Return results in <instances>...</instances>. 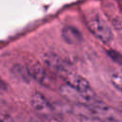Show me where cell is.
I'll list each match as a JSON object with an SVG mask.
<instances>
[{"instance_id": "1", "label": "cell", "mask_w": 122, "mask_h": 122, "mask_svg": "<svg viewBox=\"0 0 122 122\" xmlns=\"http://www.w3.org/2000/svg\"><path fill=\"white\" fill-rule=\"evenodd\" d=\"M86 23L90 31L102 43L109 44L113 38V33L107 20L97 11H90L86 15Z\"/></svg>"}, {"instance_id": "2", "label": "cell", "mask_w": 122, "mask_h": 122, "mask_svg": "<svg viewBox=\"0 0 122 122\" xmlns=\"http://www.w3.org/2000/svg\"><path fill=\"white\" fill-rule=\"evenodd\" d=\"M63 75V78L65 80V83L72 87L74 90H76L81 95H83L86 99V104L87 105L91 102H92L94 99V94L92 92V90L90 86V83L81 75L76 74L74 72H71L70 71H66Z\"/></svg>"}, {"instance_id": "3", "label": "cell", "mask_w": 122, "mask_h": 122, "mask_svg": "<svg viewBox=\"0 0 122 122\" xmlns=\"http://www.w3.org/2000/svg\"><path fill=\"white\" fill-rule=\"evenodd\" d=\"M27 70L30 78L39 82L41 85L46 87H51L52 85L53 80L51 76L41 64L36 62H30L27 65Z\"/></svg>"}, {"instance_id": "4", "label": "cell", "mask_w": 122, "mask_h": 122, "mask_svg": "<svg viewBox=\"0 0 122 122\" xmlns=\"http://www.w3.org/2000/svg\"><path fill=\"white\" fill-rule=\"evenodd\" d=\"M30 105L37 113L42 115H50L53 112L52 104L39 92H34L31 94Z\"/></svg>"}, {"instance_id": "5", "label": "cell", "mask_w": 122, "mask_h": 122, "mask_svg": "<svg viewBox=\"0 0 122 122\" xmlns=\"http://www.w3.org/2000/svg\"><path fill=\"white\" fill-rule=\"evenodd\" d=\"M42 61L47 68H49L56 72H59L61 74H64L66 71H69L67 69L66 62L58 54H56L54 52L44 53L42 56Z\"/></svg>"}, {"instance_id": "6", "label": "cell", "mask_w": 122, "mask_h": 122, "mask_svg": "<svg viewBox=\"0 0 122 122\" xmlns=\"http://www.w3.org/2000/svg\"><path fill=\"white\" fill-rule=\"evenodd\" d=\"M62 37L63 39L71 45H77L82 42V34L81 32L74 27L66 26L62 30Z\"/></svg>"}, {"instance_id": "7", "label": "cell", "mask_w": 122, "mask_h": 122, "mask_svg": "<svg viewBox=\"0 0 122 122\" xmlns=\"http://www.w3.org/2000/svg\"><path fill=\"white\" fill-rule=\"evenodd\" d=\"M11 71H12L14 76H16L17 78H19L22 81L28 82L30 80V74L28 72L27 67L24 68L21 65H14L12 67V69H11Z\"/></svg>"}, {"instance_id": "8", "label": "cell", "mask_w": 122, "mask_h": 122, "mask_svg": "<svg viewBox=\"0 0 122 122\" xmlns=\"http://www.w3.org/2000/svg\"><path fill=\"white\" fill-rule=\"evenodd\" d=\"M111 81L112 85L122 92V71H116L112 73L111 75Z\"/></svg>"}, {"instance_id": "9", "label": "cell", "mask_w": 122, "mask_h": 122, "mask_svg": "<svg viewBox=\"0 0 122 122\" xmlns=\"http://www.w3.org/2000/svg\"><path fill=\"white\" fill-rule=\"evenodd\" d=\"M0 122H14V120L7 113H0Z\"/></svg>"}, {"instance_id": "10", "label": "cell", "mask_w": 122, "mask_h": 122, "mask_svg": "<svg viewBox=\"0 0 122 122\" xmlns=\"http://www.w3.org/2000/svg\"><path fill=\"white\" fill-rule=\"evenodd\" d=\"M7 90V85L5 83V81L0 77V92H4Z\"/></svg>"}, {"instance_id": "11", "label": "cell", "mask_w": 122, "mask_h": 122, "mask_svg": "<svg viewBox=\"0 0 122 122\" xmlns=\"http://www.w3.org/2000/svg\"><path fill=\"white\" fill-rule=\"evenodd\" d=\"M45 122H59V121L56 120V119H54V118H51V119H49V120H47Z\"/></svg>"}]
</instances>
